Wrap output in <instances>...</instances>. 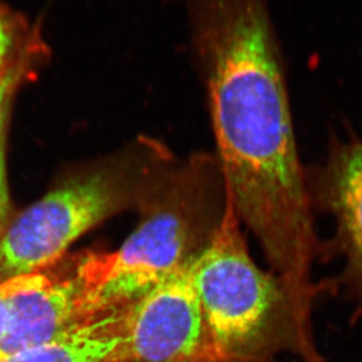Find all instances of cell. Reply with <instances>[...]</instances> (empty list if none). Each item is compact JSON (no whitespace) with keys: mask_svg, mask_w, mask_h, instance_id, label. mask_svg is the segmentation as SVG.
<instances>
[{"mask_svg":"<svg viewBox=\"0 0 362 362\" xmlns=\"http://www.w3.org/2000/svg\"><path fill=\"white\" fill-rule=\"evenodd\" d=\"M129 310H115L52 341L0 356V362H111L125 341Z\"/></svg>","mask_w":362,"mask_h":362,"instance_id":"52a82bcc","label":"cell"},{"mask_svg":"<svg viewBox=\"0 0 362 362\" xmlns=\"http://www.w3.org/2000/svg\"><path fill=\"white\" fill-rule=\"evenodd\" d=\"M226 205L216 157L193 154L177 161L118 250L79 255L92 314L101 317L131 307L170 275L191 266L219 228Z\"/></svg>","mask_w":362,"mask_h":362,"instance_id":"6da1fadb","label":"cell"},{"mask_svg":"<svg viewBox=\"0 0 362 362\" xmlns=\"http://www.w3.org/2000/svg\"><path fill=\"white\" fill-rule=\"evenodd\" d=\"M168 147L140 136L44 195L0 237V284L59 262L90 228L148 202L177 163Z\"/></svg>","mask_w":362,"mask_h":362,"instance_id":"3957f363","label":"cell"},{"mask_svg":"<svg viewBox=\"0 0 362 362\" xmlns=\"http://www.w3.org/2000/svg\"><path fill=\"white\" fill-rule=\"evenodd\" d=\"M97 319L88 310L84 282L74 259L66 269L49 273L44 285L21 298L0 339V356L52 341Z\"/></svg>","mask_w":362,"mask_h":362,"instance_id":"8992f818","label":"cell"},{"mask_svg":"<svg viewBox=\"0 0 362 362\" xmlns=\"http://www.w3.org/2000/svg\"><path fill=\"white\" fill-rule=\"evenodd\" d=\"M307 182L314 211L334 220L322 258L344 262L341 273L325 281L327 291L341 289L354 305V319H362V138L334 140L324 164L307 172Z\"/></svg>","mask_w":362,"mask_h":362,"instance_id":"5b68a950","label":"cell"},{"mask_svg":"<svg viewBox=\"0 0 362 362\" xmlns=\"http://www.w3.org/2000/svg\"><path fill=\"white\" fill-rule=\"evenodd\" d=\"M213 362H274L288 353L321 362L314 333L300 322L285 284L252 259L227 193L219 228L191 265Z\"/></svg>","mask_w":362,"mask_h":362,"instance_id":"7a4b0ae2","label":"cell"},{"mask_svg":"<svg viewBox=\"0 0 362 362\" xmlns=\"http://www.w3.org/2000/svg\"><path fill=\"white\" fill-rule=\"evenodd\" d=\"M49 273L40 272L37 274L11 279L0 284V339L5 334L18 303L26 293L38 288L49 280Z\"/></svg>","mask_w":362,"mask_h":362,"instance_id":"30bf717a","label":"cell"},{"mask_svg":"<svg viewBox=\"0 0 362 362\" xmlns=\"http://www.w3.org/2000/svg\"><path fill=\"white\" fill-rule=\"evenodd\" d=\"M111 362H213L191 266L129 307L125 341Z\"/></svg>","mask_w":362,"mask_h":362,"instance_id":"277c9868","label":"cell"},{"mask_svg":"<svg viewBox=\"0 0 362 362\" xmlns=\"http://www.w3.org/2000/svg\"><path fill=\"white\" fill-rule=\"evenodd\" d=\"M47 59L49 47L42 38L16 66L0 74V146H5L7 120L18 90L38 77Z\"/></svg>","mask_w":362,"mask_h":362,"instance_id":"9c48e42d","label":"cell"},{"mask_svg":"<svg viewBox=\"0 0 362 362\" xmlns=\"http://www.w3.org/2000/svg\"><path fill=\"white\" fill-rule=\"evenodd\" d=\"M10 212V197L7 187L6 164H5V146H0V237L6 228Z\"/></svg>","mask_w":362,"mask_h":362,"instance_id":"8fae6325","label":"cell"},{"mask_svg":"<svg viewBox=\"0 0 362 362\" xmlns=\"http://www.w3.org/2000/svg\"><path fill=\"white\" fill-rule=\"evenodd\" d=\"M42 39L39 26L24 14L0 3V74L16 66Z\"/></svg>","mask_w":362,"mask_h":362,"instance_id":"ba28073f","label":"cell"}]
</instances>
